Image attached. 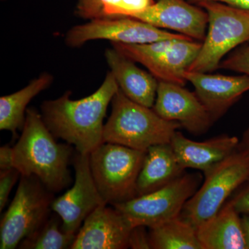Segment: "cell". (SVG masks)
Here are the masks:
<instances>
[{"label": "cell", "mask_w": 249, "mask_h": 249, "mask_svg": "<svg viewBox=\"0 0 249 249\" xmlns=\"http://www.w3.org/2000/svg\"><path fill=\"white\" fill-rule=\"evenodd\" d=\"M132 228L117 209L102 205L85 219L71 249H128Z\"/></svg>", "instance_id": "cell-14"}, {"label": "cell", "mask_w": 249, "mask_h": 249, "mask_svg": "<svg viewBox=\"0 0 249 249\" xmlns=\"http://www.w3.org/2000/svg\"><path fill=\"white\" fill-rule=\"evenodd\" d=\"M196 233L203 249H247L242 216L227 202L196 227Z\"/></svg>", "instance_id": "cell-18"}, {"label": "cell", "mask_w": 249, "mask_h": 249, "mask_svg": "<svg viewBox=\"0 0 249 249\" xmlns=\"http://www.w3.org/2000/svg\"><path fill=\"white\" fill-rule=\"evenodd\" d=\"M21 174L16 168L1 170L0 172V211L4 209L15 183L20 178Z\"/></svg>", "instance_id": "cell-25"}, {"label": "cell", "mask_w": 249, "mask_h": 249, "mask_svg": "<svg viewBox=\"0 0 249 249\" xmlns=\"http://www.w3.org/2000/svg\"><path fill=\"white\" fill-rule=\"evenodd\" d=\"M14 167L13 147L4 145L0 147V169L8 170Z\"/></svg>", "instance_id": "cell-28"}, {"label": "cell", "mask_w": 249, "mask_h": 249, "mask_svg": "<svg viewBox=\"0 0 249 249\" xmlns=\"http://www.w3.org/2000/svg\"><path fill=\"white\" fill-rule=\"evenodd\" d=\"M54 193L38 178L21 176L14 199L0 223V249L18 248L49 217Z\"/></svg>", "instance_id": "cell-7"}, {"label": "cell", "mask_w": 249, "mask_h": 249, "mask_svg": "<svg viewBox=\"0 0 249 249\" xmlns=\"http://www.w3.org/2000/svg\"><path fill=\"white\" fill-rule=\"evenodd\" d=\"M185 79L193 85L197 97L214 122L249 91V76H225L209 72L186 71Z\"/></svg>", "instance_id": "cell-15"}, {"label": "cell", "mask_w": 249, "mask_h": 249, "mask_svg": "<svg viewBox=\"0 0 249 249\" xmlns=\"http://www.w3.org/2000/svg\"><path fill=\"white\" fill-rule=\"evenodd\" d=\"M72 163L75 182L62 196L53 199L52 210L61 218L65 231L77 234L85 219L95 209L107 204L103 200L91 175L89 154L76 151Z\"/></svg>", "instance_id": "cell-11"}, {"label": "cell", "mask_w": 249, "mask_h": 249, "mask_svg": "<svg viewBox=\"0 0 249 249\" xmlns=\"http://www.w3.org/2000/svg\"><path fill=\"white\" fill-rule=\"evenodd\" d=\"M169 39H191L159 29L135 18L122 17L93 19L72 27L65 36V43L72 48L95 40L125 44H145Z\"/></svg>", "instance_id": "cell-10"}, {"label": "cell", "mask_w": 249, "mask_h": 249, "mask_svg": "<svg viewBox=\"0 0 249 249\" xmlns=\"http://www.w3.org/2000/svg\"><path fill=\"white\" fill-rule=\"evenodd\" d=\"M240 215L249 214V178L227 201Z\"/></svg>", "instance_id": "cell-26"}, {"label": "cell", "mask_w": 249, "mask_h": 249, "mask_svg": "<svg viewBox=\"0 0 249 249\" xmlns=\"http://www.w3.org/2000/svg\"><path fill=\"white\" fill-rule=\"evenodd\" d=\"M145 153L105 142L89 154L91 175L106 204L114 206L137 196V179Z\"/></svg>", "instance_id": "cell-4"}, {"label": "cell", "mask_w": 249, "mask_h": 249, "mask_svg": "<svg viewBox=\"0 0 249 249\" xmlns=\"http://www.w3.org/2000/svg\"><path fill=\"white\" fill-rule=\"evenodd\" d=\"M119 89L109 71L92 94L72 100L71 91H67L56 99L44 101L40 114L55 138L73 145L80 153L90 154L104 142L103 121L108 106Z\"/></svg>", "instance_id": "cell-1"}, {"label": "cell", "mask_w": 249, "mask_h": 249, "mask_svg": "<svg viewBox=\"0 0 249 249\" xmlns=\"http://www.w3.org/2000/svg\"><path fill=\"white\" fill-rule=\"evenodd\" d=\"M181 166L170 143L147 149L137 183V196L157 191L182 176Z\"/></svg>", "instance_id": "cell-19"}, {"label": "cell", "mask_w": 249, "mask_h": 249, "mask_svg": "<svg viewBox=\"0 0 249 249\" xmlns=\"http://www.w3.org/2000/svg\"><path fill=\"white\" fill-rule=\"evenodd\" d=\"M241 216H242V227H243L244 232H245L247 249H249V214Z\"/></svg>", "instance_id": "cell-31"}, {"label": "cell", "mask_w": 249, "mask_h": 249, "mask_svg": "<svg viewBox=\"0 0 249 249\" xmlns=\"http://www.w3.org/2000/svg\"><path fill=\"white\" fill-rule=\"evenodd\" d=\"M147 227L136 226L132 228L128 238L129 248L132 249H150V235Z\"/></svg>", "instance_id": "cell-27"}, {"label": "cell", "mask_w": 249, "mask_h": 249, "mask_svg": "<svg viewBox=\"0 0 249 249\" xmlns=\"http://www.w3.org/2000/svg\"><path fill=\"white\" fill-rule=\"evenodd\" d=\"M202 181L200 173H185L160 189L111 206L124 214L132 227L148 229L179 217Z\"/></svg>", "instance_id": "cell-8"}, {"label": "cell", "mask_w": 249, "mask_h": 249, "mask_svg": "<svg viewBox=\"0 0 249 249\" xmlns=\"http://www.w3.org/2000/svg\"><path fill=\"white\" fill-rule=\"evenodd\" d=\"M130 18L163 30L177 31L199 42L204 40L209 22L206 11L187 0H157Z\"/></svg>", "instance_id": "cell-13"}, {"label": "cell", "mask_w": 249, "mask_h": 249, "mask_svg": "<svg viewBox=\"0 0 249 249\" xmlns=\"http://www.w3.org/2000/svg\"><path fill=\"white\" fill-rule=\"evenodd\" d=\"M219 68L249 76V45L240 47L224 58Z\"/></svg>", "instance_id": "cell-24"}, {"label": "cell", "mask_w": 249, "mask_h": 249, "mask_svg": "<svg viewBox=\"0 0 249 249\" xmlns=\"http://www.w3.org/2000/svg\"><path fill=\"white\" fill-rule=\"evenodd\" d=\"M152 109L165 120L178 123L195 135L206 133L214 123L196 92L175 83L159 81Z\"/></svg>", "instance_id": "cell-12"}, {"label": "cell", "mask_w": 249, "mask_h": 249, "mask_svg": "<svg viewBox=\"0 0 249 249\" xmlns=\"http://www.w3.org/2000/svg\"><path fill=\"white\" fill-rule=\"evenodd\" d=\"M204 180L180 217L196 228L217 213L249 178V157L238 150L204 174Z\"/></svg>", "instance_id": "cell-6"}, {"label": "cell", "mask_w": 249, "mask_h": 249, "mask_svg": "<svg viewBox=\"0 0 249 249\" xmlns=\"http://www.w3.org/2000/svg\"><path fill=\"white\" fill-rule=\"evenodd\" d=\"M148 230L152 249H203L196 228L180 216Z\"/></svg>", "instance_id": "cell-21"}, {"label": "cell", "mask_w": 249, "mask_h": 249, "mask_svg": "<svg viewBox=\"0 0 249 249\" xmlns=\"http://www.w3.org/2000/svg\"><path fill=\"white\" fill-rule=\"evenodd\" d=\"M47 127L40 113L27 108L22 134L13 147L14 167L21 176H34L53 193L70 186L69 169L73 148L69 143H58Z\"/></svg>", "instance_id": "cell-2"}, {"label": "cell", "mask_w": 249, "mask_h": 249, "mask_svg": "<svg viewBox=\"0 0 249 249\" xmlns=\"http://www.w3.org/2000/svg\"><path fill=\"white\" fill-rule=\"evenodd\" d=\"M113 48L146 67L159 81L184 86V74L201 47L193 39H169L145 44L111 42Z\"/></svg>", "instance_id": "cell-9"}, {"label": "cell", "mask_w": 249, "mask_h": 249, "mask_svg": "<svg viewBox=\"0 0 249 249\" xmlns=\"http://www.w3.org/2000/svg\"><path fill=\"white\" fill-rule=\"evenodd\" d=\"M237 150L249 157V126L248 128L246 129L242 139L239 142Z\"/></svg>", "instance_id": "cell-30"}, {"label": "cell", "mask_w": 249, "mask_h": 249, "mask_svg": "<svg viewBox=\"0 0 249 249\" xmlns=\"http://www.w3.org/2000/svg\"><path fill=\"white\" fill-rule=\"evenodd\" d=\"M105 55L110 71L124 94L134 102L152 108L157 97L159 80L115 49H107Z\"/></svg>", "instance_id": "cell-17"}, {"label": "cell", "mask_w": 249, "mask_h": 249, "mask_svg": "<svg viewBox=\"0 0 249 249\" xmlns=\"http://www.w3.org/2000/svg\"><path fill=\"white\" fill-rule=\"evenodd\" d=\"M193 4H198L204 1H218V2L224 3L240 8V9L249 10V0H187Z\"/></svg>", "instance_id": "cell-29"}, {"label": "cell", "mask_w": 249, "mask_h": 249, "mask_svg": "<svg viewBox=\"0 0 249 249\" xmlns=\"http://www.w3.org/2000/svg\"><path fill=\"white\" fill-rule=\"evenodd\" d=\"M154 2L155 0H77L75 14L89 20L132 17Z\"/></svg>", "instance_id": "cell-22"}, {"label": "cell", "mask_w": 249, "mask_h": 249, "mask_svg": "<svg viewBox=\"0 0 249 249\" xmlns=\"http://www.w3.org/2000/svg\"><path fill=\"white\" fill-rule=\"evenodd\" d=\"M209 18L208 31L196 60L188 71L211 72L232 50L249 41V10L218 1L198 4Z\"/></svg>", "instance_id": "cell-5"}, {"label": "cell", "mask_w": 249, "mask_h": 249, "mask_svg": "<svg viewBox=\"0 0 249 249\" xmlns=\"http://www.w3.org/2000/svg\"><path fill=\"white\" fill-rule=\"evenodd\" d=\"M111 111L104 126L103 141L140 151L170 143L181 128L178 123L165 120L152 108L127 98L119 88L111 101Z\"/></svg>", "instance_id": "cell-3"}, {"label": "cell", "mask_w": 249, "mask_h": 249, "mask_svg": "<svg viewBox=\"0 0 249 249\" xmlns=\"http://www.w3.org/2000/svg\"><path fill=\"white\" fill-rule=\"evenodd\" d=\"M240 140L227 134L217 136L204 142L187 138L178 130L170 142L181 166L206 173L237 150Z\"/></svg>", "instance_id": "cell-16"}, {"label": "cell", "mask_w": 249, "mask_h": 249, "mask_svg": "<svg viewBox=\"0 0 249 249\" xmlns=\"http://www.w3.org/2000/svg\"><path fill=\"white\" fill-rule=\"evenodd\" d=\"M50 73H41L23 88L0 98V129L10 131L14 137L18 129L22 131L26 119L27 106L31 100L47 89L53 82Z\"/></svg>", "instance_id": "cell-20"}, {"label": "cell", "mask_w": 249, "mask_h": 249, "mask_svg": "<svg viewBox=\"0 0 249 249\" xmlns=\"http://www.w3.org/2000/svg\"><path fill=\"white\" fill-rule=\"evenodd\" d=\"M76 236L64 231L61 218L55 213L49 216L41 227L24 239L18 249H71Z\"/></svg>", "instance_id": "cell-23"}]
</instances>
